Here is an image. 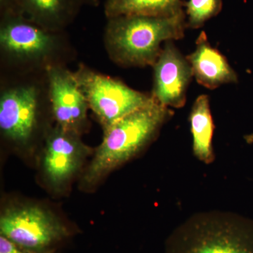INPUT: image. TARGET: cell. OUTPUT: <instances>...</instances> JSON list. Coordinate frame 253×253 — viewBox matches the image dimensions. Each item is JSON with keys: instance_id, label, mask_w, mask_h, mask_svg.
Masks as SVG:
<instances>
[{"instance_id": "6da1fadb", "label": "cell", "mask_w": 253, "mask_h": 253, "mask_svg": "<svg viewBox=\"0 0 253 253\" xmlns=\"http://www.w3.org/2000/svg\"><path fill=\"white\" fill-rule=\"evenodd\" d=\"M105 44L111 59L126 67L154 66L162 44L184 37L185 11L172 16H123L109 18Z\"/></svg>"}, {"instance_id": "7a4b0ae2", "label": "cell", "mask_w": 253, "mask_h": 253, "mask_svg": "<svg viewBox=\"0 0 253 253\" xmlns=\"http://www.w3.org/2000/svg\"><path fill=\"white\" fill-rule=\"evenodd\" d=\"M166 253H253V221L222 211L198 213L174 229Z\"/></svg>"}, {"instance_id": "4fadbf2b", "label": "cell", "mask_w": 253, "mask_h": 253, "mask_svg": "<svg viewBox=\"0 0 253 253\" xmlns=\"http://www.w3.org/2000/svg\"><path fill=\"white\" fill-rule=\"evenodd\" d=\"M189 121L195 156L205 163H211L214 159V123L207 95H200L194 101L190 113Z\"/></svg>"}, {"instance_id": "30bf717a", "label": "cell", "mask_w": 253, "mask_h": 253, "mask_svg": "<svg viewBox=\"0 0 253 253\" xmlns=\"http://www.w3.org/2000/svg\"><path fill=\"white\" fill-rule=\"evenodd\" d=\"M38 93L31 86L4 91L0 98V129L16 142H26L36 124Z\"/></svg>"}, {"instance_id": "8992f818", "label": "cell", "mask_w": 253, "mask_h": 253, "mask_svg": "<svg viewBox=\"0 0 253 253\" xmlns=\"http://www.w3.org/2000/svg\"><path fill=\"white\" fill-rule=\"evenodd\" d=\"M153 68V97L166 107H183L194 75L186 56L181 54L174 41L165 43Z\"/></svg>"}, {"instance_id": "9c48e42d", "label": "cell", "mask_w": 253, "mask_h": 253, "mask_svg": "<svg viewBox=\"0 0 253 253\" xmlns=\"http://www.w3.org/2000/svg\"><path fill=\"white\" fill-rule=\"evenodd\" d=\"M89 152L78 133L59 126L50 133L43 154V170L53 186L67 182L81 168Z\"/></svg>"}, {"instance_id": "9a60e30c", "label": "cell", "mask_w": 253, "mask_h": 253, "mask_svg": "<svg viewBox=\"0 0 253 253\" xmlns=\"http://www.w3.org/2000/svg\"><path fill=\"white\" fill-rule=\"evenodd\" d=\"M184 6L187 28L198 29L221 12L223 2L222 0H189Z\"/></svg>"}, {"instance_id": "5bb4252c", "label": "cell", "mask_w": 253, "mask_h": 253, "mask_svg": "<svg viewBox=\"0 0 253 253\" xmlns=\"http://www.w3.org/2000/svg\"><path fill=\"white\" fill-rule=\"evenodd\" d=\"M181 0H106V18L123 16H148L166 17L184 11Z\"/></svg>"}, {"instance_id": "7c38bea8", "label": "cell", "mask_w": 253, "mask_h": 253, "mask_svg": "<svg viewBox=\"0 0 253 253\" xmlns=\"http://www.w3.org/2000/svg\"><path fill=\"white\" fill-rule=\"evenodd\" d=\"M79 0H16L18 14L49 31L65 26L76 14Z\"/></svg>"}, {"instance_id": "277c9868", "label": "cell", "mask_w": 253, "mask_h": 253, "mask_svg": "<svg viewBox=\"0 0 253 253\" xmlns=\"http://www.w3.org/2000/svg\"><path fill=\"white\" fill-rule=\"evenodd\" d=\"M90 109L104 128L154 101L152 95L129 87L123 82L80 66L73 73Z\"/></svg>"}, {"instance_id": "5b68a950", "label": "cell", "mask_w": 253, "mask_h": 253, "mask_svg": "<svg viewBox=\"0 0 253 253\" xmlns=\"http://www.w3.org/2000/svg\"><path fill=\"white\" fill-rule=\"evenodd\" d=\"M70 234L62 221L39 206L10 208L0 217V236L33 252H53Z\"/></svg>"}, {"instance_id": "ba28073f", "label": "cell", "mask_w": 253, "mask_h": 253, "mask_svg": "<svg viewBox=\"0 0 253 253\" xmlns=\"http://www.w3.org/2000/svg\"><path fill=\"white\" fill-rule=\"evenodd\" d=\"M50 100L58 126L79 134L89 109L73 73L59 66L47 69Z\"/></svg>"}, {"instance_id": "2e32d148", "label": "cell", "mask_w": 253, "mask_h": 253, "mask_svg": "<svg viewBox=\"0 0 253 253\" xmlns=\"http://www.w3.org/2000/svg\"><path fill=\"white\" fill-rule=\"evenodd\" d=\"M0 253H39L28 251L19 247L17 245L6 239L4 236H0Z\"/></svg>"}, {"instance_id": "8fae6325", "label": "cell", "mask_w": 253, "mask_h": 253, "mask_svg": "<svg viewBox=\"0 0 253 253\" xmlns=\"http://www.w3.org/2000/svg\"><path fill=\"white\" fill-rule=\"evenodd\" d=\"M186 59L196 81L208 89H217L223 84L239 81L236 71L225 56L211 45L204 31L200 33L194 51L188 55Z\"/></svg>"}, {"instance_id": "e0dca14e", "label": "cell", "mask_w": 253, "mask_h": 253, "mask_svg": "<svg viewBox=\"0 0 253 253\" xmlns=\"http://www.w3.org/2000/svg\"><path fill=\"white\" fill-rule=\"evenodd\" d=\"M0 7L2 16L6 14H18L16 0H0Z\"/></svg>"}, {"instance_id": "3957f363", "label": "cell", "mask_w": 253, "mask_h": 253, "mask_svg": "<svg viewBox=\"0 0 253 253\" xmlns=\"http://www.w3.org/2000/svg\"><path fill=\"white\" fill-rule=\"evenodd\" d=\"M172 112L154 99L104 128L102 142L86 170L84 182H96L137 154L156 135Z\"/></svg>"}, {"instance_id": "52a82bcc", "label": "cell", "mask_w": 253, "mask_h": 253, "mask_svg": "<svg viewBox=\"0 0 253 253\" xmlns=\"http://www.w3.org/2000/svg\"><path fill=\"white\" fill-rule=\"evenodd\" d=\"M54 37L20 14L3 16L0 44L8 54L19 59L38 61L47 57L55 46Z\"/></svg>"}, {"instance_id": "ac0fdd59", "label": "cell", "mask_w": 253, "mask_h": 253, "mask_svg": "<svg viewBox=\"0 0 253 253\" xmlns=\"http://www.w3.org/2000/svg\"><path fill=\"white\" fill-rule=\"evenodd\" d=\"M79 1H83V2H85L86 4L93 5V6H96L99 2V0H79Z\"/></svg>"}]
</instances>
